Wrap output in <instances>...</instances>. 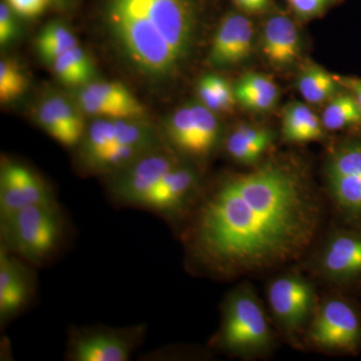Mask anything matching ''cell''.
Returning a JSON list of instances; mask_svg holds the SVG:
<instances>
[{"label":"cell","instance_id":"cell-1","mask_svg":"<svg viewBox=\"0 0 361 361\" xmlns=\"http://www.w3.org/2000/svg\"><path fill=\"white\" fill-rule=\"evenodd\" d=\"M320 217L322 207L304 176L269 161L201 194L182 226V239L194 267L230 279L299 257L314 239Z\"/></svg>","mask_w":361,"mask_h":361},{"label":"cell","instance_id":"cell-2","mask_svg":"<svg viewBox=\"0 0 361 361\" xmlns=\"http://www.w3.org/2000/svg\"><path fill=\"white\" fill-rule=\"evenodd\" d=\"M104 18L126 58L149 78L173 77L193 45L192 0H106Z\"/></svg>","mask_w":361,"mask_h":361},{"label":"cell","instance_id":"cell-3","mask_svg":"<svg viewBox=\"0 0 361 361\" xmlns=\"http://www.w3.org/2000/svg\"><path fill=\"white\" fill-rule=\"evenodd\" d=\"M111 201L183 226L200 197L198 171L174 149L159 147L106 177Z\"/></svg>","mask_w":361,"mask_h":361},{"label":"cell","instance_id":"cell-4","mask_svg":"<svg viewBox=\"0 0 361 361\" xmlns=\"http://www.w3.org/2000/svg\"><path fill=\"white\" fill-rule=\"evenodd\" d=\"M68 233V218L56 200L26 207L0 220V244L33 267H44L59 256Z\"/></svg>","mask_w":361,"mask_h":361},{"label":"cell","instance_id":"cell-5","mask_svg":"<svg viewBox=\"0 0 361 361\" xmlns=\"http://www.w3.org/2000/svg\"><path fill=\"white\" fill-rule=\"evenodd\" d=\"M215 345L239 356L262 355L273 343L269 320L260 299L249 285L236 287L226 296Z\"/></svg>","mask_w":361,"mask_h":361},{"label":"cell","instance_id":"cell-6","mask_svg":"<svg viewBox=\"0 0 361 361\" xmlns=\"http://www.w3.org/2000/svg\"><path fill=\"white\" fill-rule=\"evenodd\" d=\"M145 324L71 327L66 358L70 361H127L146 336Z\"/></svg>","mask_w":361,"mask_h":361},{"label":"cell","instance_id":"cell-7","mask_svg":"<svg viewBox=\"0 0 361 361\" xmlns=\"http://www.w3.org/2000/svg\"><path fill=\"white\" fill-rule=\"evenodd\" d=\"M166 130L172 149L190 160H207L220 142V126L215 113L201 103L176 111L169 118Z\"/></svg>","mask_w":361,"mask_h":361},{"label":"cell","instance_id":"cell-8","mask_svg":"<svg viewBox=\"0 0 361 361\" xmlns=\"http://www.w3.org/2000/svg\"><path fill=\"white\" fill-rule=\"evenodd\" d=\"M308 339L317 348L326 350H358L361 348L360 313L344 299H327L311 318Z\"/></svg>","mask_w":361,"mask_h":361},{"label":"cell","instance_id":"cell-9","mask_svg":"<svg viewBox=\"0 0 361 361\" xmlns=\"http://www.w3.org/2000/svg\"><path fill=\"white\" fill-rule=\"evenodd\" d=\"M332 200L346 217L361 222V141L337 147L325 167Z\"/></svg>","mask_w":361,"mask_h":361},{"label":"cell","instance_id":"cell-10","mask_svg":"<svg viewBox=\"0 0 361 361\" xmlns=\"http://www.w3.org/2000/svg\"><path fill=\"white\" fill-rule=\"evenodd\" d=\"M268 303L278 324L294 334L310 322L315 312V292L302 276L285 274L275 278L267 289Z\"/></svg>","mask_w":361,"mask_h":361},{"label":"cell","instance_id":"cell-11","mask_svg":"<svg viewBox=\"0 0 361 361\" xmlns=\"http://www.w3.org/2000/svg\"><path fill=\"white\" fill-rule=\"evenodd\" d=\"M51 188L23 164L4 160L0 169V220L26 207L56 201Z\"/></svg>","mask_w":361,"mask_h":361},{"label":"cell","instance_id":"cell-12","mask_svg":"<svg viewBox=\"0 0 361 361\" xmlns=\"http://www.w3.org/2000/svg\"><path fill=\"white\" fill-rule=\"evenodd\" d=\"M33 266L0 244V324L27 310L37 294Z\"/></svg>","mask_w":361,"mask_h":361},{"label":"cell","instance_id":"cell-13","mask_svg":"<svg viewBox=\"0 0 361 361\" xmlns=\"http://www.w3.org/2000/svg\"><path fill=\"white\" fill-rule=\"evenodd\" d=\"M318 269L332 282L349 283L361 277V228L334 233L325 242Z\"/></svg>","mask_w":361,"mask_h":361},{"label":"cell","instance_id":"cell-14","mask_svg":"<svg viewBox=\"0 0 361 361\" xmlns=\"http://www.w3.org/2000/svg\"><path fill=\"white\" fill-rule=\"evenodd\" d=\"M254 32L253 23L245 14L228 13L214 37L209 56L212 65L223 68L248 59L253 51Z\"/></svg>","mask_w":361,"mask_h":361},{"label":"cell","instance_id":"cell-15","mask_svg":"<svg viewBox=\"0 0 361 361\" xmlns=\"http://www.w3.org/2000/svg\"><path fill=\"white\" fill-rule=\"evenodd\" d=\"M37 122L52 139L68 148L77 147L87 130L77 106L59 94L40 104Z\"/></svg>","mask_w":361,"mask_h":361},{"label":"cell","instance_id":"cell-16","mask_svg":"<svg viewBox=\"0 0 361 361\" xmlns=\"http://www.w3.org/2000/svg\"><path fill=\"white\" fill-rule=\"evenodd\" d=\"M263 56L275 68H288L301 52V39L293 20L284 14L269 16L263 25L260 39Z\"/></svg>","mask_w":361,"mask_h":361},{"label":"cell","instance_id":"cell-17","mask_svg":"<svg viewBox=\"0 0 361 361\" xmlns=\"http://www.w3.org/2000/svg\"><path fill=\"white\" fill-rule=\"evenodd\" d=\"M274 135L270 130L258 126L242 125L225 139L226 152L242 165L257 163L272 144Z\"/></svg>","mask_w":361,"mask_h":361},{"label":"cell","instance_id":"cell-18","mask_svg":"<svg viewBox=\"0 0 361 361\" xmlns=\"http://www.w3.org/2000/svg\"><path fill=\"white\" fill-rule=\"evenodd\" d=\"M236 101L243 108L253 111H270L279 99V90L274 82L263 73H247L234 87Z\"/></svg>","mask_w":361,"mask_h":361},{"label":"cell","instance_id":"cell-19","mask_svg":"<svg viewBox=\"0 0 361 361\" xmlns=\"http://www.w3.org/2000/svg\"><path fill=\"white\" fill-rule=\"evenodd\" d=\"M322 118L310 106L292 102L285 108L282 120V135L285 141L303 144L318 141L323 137Z\"/></svg>","mask_w":361,"mask_h":361},{"label":"cell","instance_id":"cell-20","mask_svg":"<svg viewBox=\"0 0 361 361\" xmlns=\"http://www.w3.org/2000/svg\"><path fill=\"white\" fill-rule=\"evenodd\" d=\"M339 80L322 66L308 65L297 78V89L311 104L327 103L338 94Z\"/></svg>","mask_w":361,"mask_h":361},{"label":"cell","instance_id":"cell-21","mask_svg":"<svg viewBox=\"0 0 361 361\" xmlns=\"http://www.w3.org/2000/svg\"><path fill=\"white\" fill-rule=\"evenodd\" d=\"M51 65L59 80L70 87H84L92 82L94 75L92 61L80 45L59 56Z\"/></svg>","mask_w":361,"mask_h":361},{"label":"cell","instance_id":"cell-22","mask_svg":"<svg viewBox=\"0 0 361 361\" xmlns=\"http://www.w3.org/2000/svg\"><path fill=\"white\" fill-rule=\"evenodd\" d=\"M322 122L324 129L339 130L361 125L360 106L351 92L337 94L327 102Z\"/></svg>","mask_w":361,"mask_h":361},{"label":"cell","instance_id":"cell-23","mask_svg":"<svg viewBox=\"0 0 361 361\" xmlns=\"http://www.w3.org/2000/svg\"><path fill=\"white\" fill-rule=\"evenodd\" d=\"M197 92L200 103L214 113L232 110L236 102L234 87L219 75H208L202 78Z\"/></svg>","mask_w":361,"mask_h":361},{"label":"cell","instance_id":"cell-24","mask_svg":"<svg viewBox=\"0 0 361 361\" xmlns=\"http://www.w3.org/2000/svg\"><path fill=\"white\" fill-rule=\"evenodd\" d=\"M37 45L42 58L47 63H51L78 44L77 37L68 26L61 23H51L39 33Z\"/></svg>","mask_w":361,"mask_h":361},{"label":"cell","instance_id":"cell-25","mask_svg":"<svg viewBox=\"0 0 361 361\" xmlns=\"http://www.w3.org/2000/svg\"><path fill=\"white\" fill-rule=\"evenodd\" d=\"M84 87L104 101L116 104L127 111L133 120H141L145 115L144 106L122 84L111 82H92Z\"/></svg>","mask_w":361,"mask_h":361},{"label":"cell","instance_id":"cell-26","mask_svg":"<svg viewBox=\"0 0 361 361\" xmlns=\"http://www.w3.org/2000/svg\"><path fill=\"white\" fill-rule=\"evenodd\" d=\"M27 80L20 66L11 59L0 61V101L8 103L25 92Z\"/></svg>","mask_w":361,"mask_h":361},{"label":"cell","instance_id":"cell-27","mask_svg":"<svg viewBox=\"0 0 361 361\" xmlns=\"http://www.w3.org/2000/svg\"><path fill=\"white\" fill-rule=\"evenodd\" d=\"M341 0H286L297 18L308 20L322 16Z\"/></svg>","mask_w":361,"mask_h":361},{"label":"cell","instance_id":"cell-28","mask_svg":"<svg viewBox=\"0 0 361 361\" xmlns=\"http://www.w3.org/2000/svg\"><path fill=\"white\" fill-rule=\"evenodd\" d=\"M14 13L26 18H32L44 13L49 0H6Z\"/></svg>","mask_w":361,"mask_h":361},{"label":"cell","instance_id":"cell-29","mask_svg":"<svg viewBox=\"0 0 361 361\" xmlns=\"http://www.w3.org/2000/svg\"><path fill=\"white\" fill-rule=\"evenodd\" d=\"M16 23L13 9L6 2L0 4V44L6 45L16 37Z\"/></svg>","mask_w":361,"mask_h":361},{"label":"cell","instance_id":"cell-30","mask_svg":"<svg viewBox=\"0 0 361 361\" xmlns=\"http://www.w3.org/2000/svg\"><path fill=\"white\" fill-rule=\"evenodd\" d=\"M246 13H262L269 8L270 0H233Z\"/></svg>","mask_w":361,"mask_h":361},{"label":"cell","instance_id":"cell-31","mask_svg":"<svg viewBox=\"0 0 361 361\" xmlns=\"http://www.w3.org/2000/svg\"><path fill=\"white\" fill-rule=\"evenodd\" d=\"M341 82L345 85L346 89L350 90L351 94L355 97L361 113V80L360 78H345V80H341Z\"/></svg>","mask_w":361,"mask_h":361}]
</instances>
